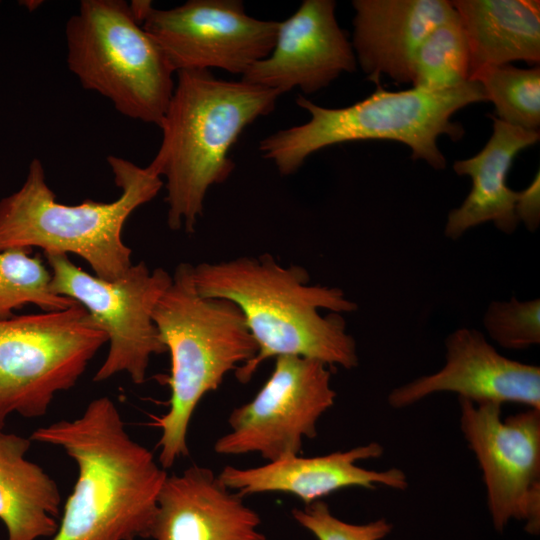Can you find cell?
Listing matches in <instances>:
<instances>
[{
  "instance_id": "ffe728a7",
  "label": "cell",
  "mask_w": 540,
  "mask_h": 540,
  "mask_svg": "<svg viewBox=\"0 0 540 540\" xmlns=\"http://www.w3.org/2000/svg\"><path fill=\"white\" fill-rule=\"evenodd\" d=\"M31 443L30 438L0 430V520L7 540L50 539L59 525L58 485L26 459Z\"/></svg>"
},
{
  "instance_id": "d4e9b609",
  "label": "cell",
  "mask_w": 540,
  "mask_h": 540,
  "mask_svg": "<svg viewBox=\"0 0 540 540\" xmlns=\"http://www.w3.org/2000/svg\"><path fill=\"white\" fill-rule=\"evenodd\" d=\"M291 514L317 540H382L393 528L384 518L366 524L347 523L334 516L322 500L294 508Z\"/></svg>"
},
{
  "instance_id": "30bf717a",
  "label": "cell",
  "mask_w": 540,
  "mask_h": 540,
  "mask_svg": "<svg viewBox=\"0 0 540 540\" xmlns=\"http://www.w3.org/2000/svg\"><path fill=\"white\" fill-rule=\"evenodd\" d=\"M335 398L329 366L300 356H278L253 399L232 410L230 431L213 449L223 456L255 453L268 462L299 455L303 440L316 437L317 422Z\"/></svg>"
},
{
  "instance_id": "6da1fadb",
  "label": "cell",
  "mask_w": 540,
  "mask_h": 540,
  "mask_svg": "<svg viewBox=\"0 0 540 540\" xmlns=\"http://www.w3.org/2000/svg\"><path fill=\"white\" fill-rule=\"evenodd\" d=\"M198 293L223 298L242 312L258 350L235 370L248 383L267 359L293 355L327 366H358L355 339L341 313L357 310L337 287L311 285L301 266H283L270 254L242 256L192 269Z\"/></svg>"
},
{
  "instance_id": "d6986e66",
  "label": "cell",
  "mask_w": 540,
  "mask_h": 540,
  "mask_svg": "<svg viewBox=\"0 0 540 540\" xmlns=\"http://www.w3.org/2000/svg\"><path fill=\"white\" fill-rule=\"evenodd\" d=\"M451 3L468 40L470 76L485 66L519 60L532 65L539 63V1L456 0Z\"/></svg>"
},
{
  "instance_id": "9a60e30c",
  "label": "cell",
  "mask_w": 540,
  "mask_h": 540,
  "mask_svg": "<svg viewBox=\"0 0 540 540\" xmlns=\"http://www.w3.org/2000/svg\"><path fill=\"white\" fill-rule=\"evenodd\" d=\"M383 451L381 444L370 442L321 456H290L254 468L241 469L229 465L217 475L228 489L242 497L283 492L298 497L305 505L351 487L406 489L407 476L401 469L375 471L356 464L358 461L379 458Z\"/></svg>"
},
{
  "instance_id": "8fae6325",
  "label": "cell",
  "mask_w": 540,
  "mask_h": 540,
  "mask_svg": "<svg viewBox=\"0 0 540 540\" xmlns=\"http://www.w3.org/2000/svg\"><path fill=\"white\" fill-rule=\"evenodd\" d=\"M501 404L459 398L460 429L482 472L495 530L510 520L540 532V410L501 416Z\"/></svg>"
},
{
  "instance_id": "2e32d148",
  "label": "cell",
  "mask_w": 540,
  "mask_h": 540,
  "mask_svg": "<svg viewBox=\"0 0 540 540\" xmlns=\"http://www.w3.org/2000/svg\"><path fill=\"white\" fill-rule=\"evenodd\" d=\"M261 518L211 469L167 476L158 495L154 540H266Z\"/></svg>"
},
{
  "instance_id": "7a4b0ae2",
  "label": "cell",
  "mask_w": 540,
  "mask_h": 540,
  "mask_svg": "<svg viewBox=\"0 0 540 540\" xmlns=\"http://www.w3.org/2000/svg\"><path fill=\"white\" fill-rule=\"evenodd\" d=\"M32 441L61 447L78 476L49 540L151 538L167 472L128 434L109 397L92 400L73 420L36 429Z\"/></svg>"
},
{
  "instance_id": "7402d4cb",
  "label": "cell",
  "mask_w": 540,
  "mask_h": 540,
  "mask_svg": "<svg viewBox=\"0 0 540 540\" xmlns=\"http://www.w3.org/2000/svg\"><path fill=\"white\" fill-rule=\"evenodd\" d=\"M31 252L29 248L0 251V321L13 317L14 310L27 304L52 312L78 303L51 291L50 271L39 256H30Z\"/></svg>"
},
{
  "instance_id": "277c9868",
  "label": "cell",
  "mask_w": 540,
  "mask_h": 540,
  "mask_svg": "<svg viewBox=\"0 0 540 540\" xmlns=\"http://www.w3.org/2000/svg\"><path fill=\"white\" fill-rule=\"evenodd\" d=\"M192 269L189 263L177 266L152 313L171 361L169 409L153 423L161 429L158 462L164 469L189 454L187 432L202 398L258 350L240 309L200 295Z\"/></svg>"
},
{
  "instance_id": "5bb4252c",
  "label": "cell",
  "mask_w": 540,
  "mask_h": 540,
  "mask_svg": "<svg viewBox=\"0 0 540 540\" xmlns=\"http://www.w3.org/2000/svg\"><path fill=\"white\" fill-rule=\"evenodd\" d=\"M333 0H304L279 22L274 46L241 80L281 94L298 88L315 93L344 72L356 69V57L346 32L339 26Z\"/></svg>"
},
{
  "instance_id": "e0dca14e",
  "label": "cell",
  "mask_w": 540,
  "mask_h": 540,
  "mask_svg": "<svg viewBox=\"0 0 540 540\" xmlns=\"http://www.w3.org/2000/svg\"><path fill=\"white\" fill-rule=\"evenodd\" d=\"M352 47L367 79L411 83L416 51L427 34L457 14L447 0H354Z\"/></svg>"
},
{
  "instance_id": "5b68a950",
  "label": "cell",
  "mask_w": 540,
  "mask_h": 540,
  "mask_svg": "<svg viewBox=\"0 0 540 540\" xmlns=\"http://www.w3.org/2000/svg\"><path fill=\"white\" fill-rule=\"evenodd\" d=\"M107 161L121 189L118 199L65 205L56 201L42 162L34 158L22 186L0 200V251L39 247L44 254L72 253L103 280L124 275L132 265V251L122 240L124 224L164 183L147 166L113 155Z\"/></svg>"
},
{
  "instance_id": "9c48e42d",
  "label": "cell",
  "mask_w": 540,
  "mask_h": 540,
  "mask_svg": "<svg viewBox=\"0 0 540 540\" xmlns=\"http://www.w3.org/2000/svg\"><path fill=\"white\" fill-rule=\"evenodd\" d=\"M44 256L51 291L82 305L108 336L109 351L93 381L126 372L133 383L142 384L151 357L166 352L152 313L172 276L163 268L151 271L140 261L117 280L106 281L82 270L65 254Z\"/></svg>"
},
{
  "instance_id": "ba28073f",
  "label": "cell",
  "mask_w": 540,
  "mask_h": 540,
  "mask_svg": "<svg viewBox=\"0 0 540 540\" xmlns=\"http://www.w3.org/2000/svg\"><path fill=\"white\" fill-rule=\"evenodd\" d=\"M108 342L87 310L14 315L0 321V430L12 413L45 416L61 391L74 387Z\"/></svg>"
},
{
  "instance_id": "52a82bcc",
  "label": "cell",
  "mask_w": 540,
  "mask_h": 540,
  "mask_svg": "<svg viewBox=\"0 0 540 540\" xmlns=\"http://www.w3.org/2000/svg\"><path fill=\"white\" fill-rule=\"evenodd\" d=\"M65 36L68 68L83 88L126 117L160 126L176 73L126 1L82 0Z\"/></svg>"
},
{
  "instance_id": "7c38bea8",
  "label": "cell",
  "mask_w": 540,
  "mask_h": 540,
  "mask_svg": "<svg viewBox=\"0 0 540 540\" xmlns=\"http://www.w3.org/2000/svg\"><path fill=\"white\" fill-rule=\"evenodd\" d=\"M142 27L175 73L214 68L243 76L271 52L279 21L248 15L240 0H189L172 9L152 7Z\"/></svg>"
},
{
  "instance_id": "603a6c76",
  "label": "cell",
  "mask_w": 540,
  "mask_h": 540,
  "mask_svg": "<svg viewBox=\"0 0 540 540\" xmlns=\"http://www.w3.org/2000/svg\"><path fill=\"white\" fill-rule=\"evenodd\" d=\"M480 83L487 100L495 105L497 119L526 130L540 126V69H520L510 64L485 66L470 76Z\"/></svg>"
},
{
  "instance_id": "8992f818",
  "label": "cell",
  "mask_w": 540,
  "mask_h": 540,
  "mask_svg": "<svg viewBox=\"0 0 540 540\" xmlns=\"http://www.w3.org/2000/svg\"><path fill=\"white\" fill-rule=\"evenodd\" d=\"M486 100L482 85L476 81L443 90L412 87L397 92L378 85L369 97L343 108H325L300 95L296 104L309 113V121L267 136L258 150L287 176L311 154L328 146L391 140L409 146L413 159L425 160L440 170L446 160L438 148V137L447 135L457 141L464 135L462 125L453 122L452 115L471 103Z\"/></svg>"
},
{
  "instance_id": "ac0fdd59",
  "label": "cell",
  "mask_w": 540,
  "mask_h": 540,
  "mask_svg": "<svg viewBox=\"0 0 540 540\" xmlns=\"http://www.w3.org/2000/svg\"><path fill=\"white\" fill-rule=\"evenodd\" d=\"M493 133L475 156L454 162L458 175L471 178L472 187L463 203L451 210L445 236L459 239L469 229L492 222L500 231L511 234L519 223L516 203L519 192L507 185V175L516 155L539 140V132L507 124L495 116Z\"/></svg>"
},
{
  "instance_id": "cb8c5ba5",
  "label": "cell",
  "mask_w": 540,
  "mask_h": 540,
  "mask_svg": "<svg viewBox=\"0 0 540 540\" xmlns=\"http://www.w3.org/2000/svg\"><path fill=\"white\" fill-rule=\"evenodd\" d=\"M489 337L508 350H525L540 343V300L491 302L483 316Z\"/></svg>"
},
{
  "instance_id": "4fadbf2b",
  "label": "cell",
  "mask_w": 540,
  "mask_h": 540,
  "mask_svg": "<svg viewBox=\"0 0 540 540\" xmlns=\"http://www.w3.org/2000/svg\"><path fill=\"white\" fill-rule=\"evenodd\" d=\"M445 363L432 374L393 389V409L409 407L441 392L474 403H517L540 410V367L500 354L476 329L459 328L445 339Z\"/></svg>"
},
{
  "instance_id": "3957f363",
  "label": "cell",
  "mask_w": 540,
  "mask_h": 540,
  "mask_svg": "<svg viewBox=\"0 0 540 540\" xmlns=\"http://www.w3.org/2000/svg\"><path fill=\"white\" fill-rule=\"evenodd\" d=\"M174 91L160 123L162 141L147 168L166 179L167 223L195 230L209 188L225 182L230 157L243 130L271 113L280 92L216 78L209 70L176 73Z\"/></svg>"
},
{
  "instance_id": "44dd1931",
  "label": "cell",
  "mask_w": 540,
  "mask_h": 540,
  "mask_svg": "<svg viewBox=\"0 0 540 540\" xmlns=\"http://www.w3.org/2000/svg\"><path fill=\"white\" fill-rule=\"evenodd\" d=\"M470 79V51L458 14L434 27L413 62V88L443 90Z\"/></svg>"
},
{
  "instance_id": "484cf974",
  "label": "cell",
  "mask_w": 540,
  "mask_h": 540,
  "mask_svg": "<svg viewBox=\"0 0 540 540\" xmlns=\"http://www.w3.org/2000/svg\"><path fill=\"white\" fill-rule=\"evenodd\" d=\"M540 181L536 173L531 184L519 192L516 203V215L529 230H535L540 221Z\"/></svg>"
}]
</instances>
